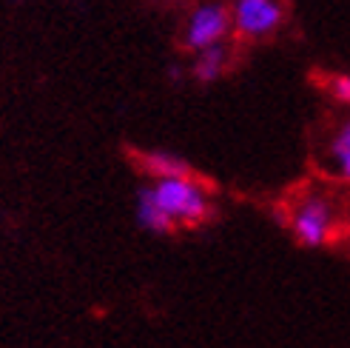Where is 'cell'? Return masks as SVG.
Segmentation results:
<instances>
[{"label": "cell", "instance_id": "6da1fadb", "mask_svg": "<svg viewBox=\"0 0 350 348\" xmlns=\"http://www.w3.org/2000/svg\"><path fill=\"white\" fill-rule=\"evenodd\" d=\"M151 191L174 225H200L214 217V203L194 174L188 177H160L151 183Z\"/></svg>", "mask_w": 350, "mask_h": 348}, {"label": "cell", "instance_id": "7a4b0ae2", "mask_svg": "<svg viewBox=\"0 0 350 348\" xmlns=\"http://www.w3.org/2000/svg\"><path fill=\"white\" fill-rule=\"evenodd\" d=\"M231 34H234V26H231L228 3H222V0H200L185 14L180 43L185 51L194 55V51H202L208 46L228 43Z\"/></svg>", "mask_w": 350, "mask_h": 348}, {"label": "cell", "instance_id": "3957f363", "mask_svg": "<svg viewBox=\"0 0 350 348\" xmlns=\"http://www.w3.org/2000/svg\"><path fill=\"white\" fill-rule=\"evenodd\" d=\"M231 26L239 40H268L285 26V0H231Z\"/></svg>", "mask_w": 350, "mask_h": 348}, {"label": "cell", "instance_id": "277c9868", "mask_svg": "<svg viewBox=\"0 0 350 348\" xmlns=\"http://www.w3.org/2000/svg\"><path fill=\"white\" fill-rule=\"evenodd\" d=\"M334 203L325 195H308L291 212V232L308 249H319L334 234Z\"/></svg>", "mask_w": 350, "mask_h": 348}, {"label": "cell", "instance_id": "5b68a950", "mask_svg": "<svg viewBox=\"0 0 350 348\" xmlns=\"http://www.w3.org/2000/svg\"><path fill=\"white\" fill-rule=\"evenodd\" d=\"M231 46L228 43H217L208 46L202 51H194V63H191V77L200 83H217L225 72L231 69Z\"/></svg>", "mask_w": 350, "mask_h": 348}, {"label": "cell", "instance_id": "8992f818", "mask_svg": "<svg viewBox=\"0 0 350 348\" xmlns=\"http://www.w3.org/2000/svg\"><path fill=\"white\" fill-rule=\"evenodd\" d=\"M134 214H137V225L143 232H151V234H168L174 232L177 225H174V220L160 208V203H157L151 186H143L137 191V203H134Z\"/></svg>", "mask_w": 350, "mask_h": 348}, {"label": "cell", "instance_id": "52a82bcc", "mask_svg": "<svg viewBox=\"0 0 350 348\" xmlns=\"http://www.w3.org/2000/svg\"><path fill=\"white\" fill-rule=\"evenodd\" d=\"M137 160H139V169L154 180H160V177H188V174H194V169H191L188 160H183L180 154L165 151V149L143 151Z\"/></svg>", "mask_w": 350, "mask_h": 348}, {"label": "cell", "instance_id": "ba28073f", "mask_svg": "<svg viewBox=\"0 0 350 348\" xmlns=\"http://www.w3.org/2000/svg\"><path fill=\"white\" fill-rule=\"evenodd\" d=\"M327 163H330V171H334L339 180H350V117L342 120L339 129L330 134Z\"/></svg>", "mask_w": 350, "mask_h": 348}, {"label": "cell", "instance_id": "9c48e42d", "mask_svg": "<svg viewBox=\"0 0 350 348\" xmlns=\"http://www.w3.org/2000/svg\"><path fill=\"white\" fill-rule=\"evenodd\" d=\"M327 95L350 106V72H342V75H330L327 77Z\"/></svg>", "mask_w": 350, "mask_h": 348}]
</instances>
